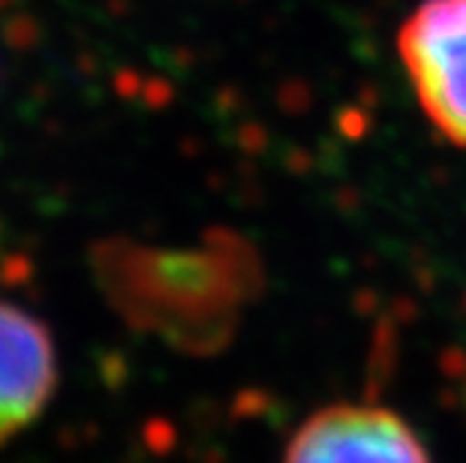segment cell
Returning a JSON list of instances; mask_svg holds the SVG:
<instances>
[{
	"mask_svg": "<svg viewBox=\"0 0 466 463\" xmlns=\"http://www.w3.org/2000/svg\"><path fill=\"white\" fill-rule=\"evenodd\" d=\"M398 52L431 126L466 147V0H421L400 25Z\"/></svg>",
	"mask_w": 466,
	"mask_h": 463,
	"instance_id": "obj_1",
	"label": "cell"
},
{
	"mask_svg": "<svg viewBox=\"0 0 466 463\" xmlns=\"http://www.w3.org/2000/svg\"><path fill=\"white\" fill-rule=\"evenodd\" d=\"M283 463H433L410 421L380 403H331L304 418Z\"/></svg>",
	"mask_w": 466,
	"mask_h": 463,
	"instance_id": "obj_2",
	"label": "cell"
},
{
	"mask_svg": "<svg viewBox=\"0 0 466 463\" xmlns=\"http://www.w3.org/2000/svg\"><path fill=\"white\" fill-rule=\"evenodd\" d=\"M57 388V352L43 322L0 301V446L31 428Z\"/></svg>",
	"mask_w": 466,
	"mask_h": 463,
	"instance_id": "obj_3",
	"label": "cell"
}]
</instances>
